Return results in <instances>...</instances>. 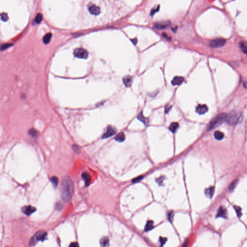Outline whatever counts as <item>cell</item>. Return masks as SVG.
Listing matches in <instances>:
<instances>
[{
    "mask_svg": "<svg viewBox=\"0 0 247 247\" xmlns=\"http://www.w3.org/2000/svg\"><path fill=\"white\" fill-rule=\"evenodd\" d=\"M74 191L73 183L69 177L63 178L60 186V195L64 202H69L72 198Z\"/></svg>",
    "mask_w": 247,
    "mask_h": 247,
    "instance_id": "6da1fadb",
    "label": "cell"
},
{
    "mask_svg": "<svg viewBox=\"0 0 247 247\" xmlns=\"http://www.w3.org/2000/svg\"><path fill=\"white\" fill-rule=\"evenodd\" d=\"M243 119L242 114L240 111H233L226 114L225 121L231 126H235L240 123Z\"/></svg>",
    "mask_w": 247,
    "mask_h": 247,
    "instance_id": "7a4b0ae2",
    "label": "cell"
},
{
    "mask_svg": "<svg viewBox=\"0 0 247 247\" xmlns=\"http://www.w3.org/2000/svg\"><path fill=\"white\" fill-rule=\"evenodd\" d=\"M226 116V114L225 113H222L217 115L215 117L212 119L208 124L207 127V130L209 131L211 130L222 125L225 121Z\"/></svg>",
    "mask_w": 247,
    "mask_h": 247,
    "instance_id": "3957f363",
    "label": "cell"
},
{
    "mask_svg": "<svg viewBox=\"0 0 247 247\" xmlns=\"http://www.w3.org/2000/svg\"><path fill=\"white\" fill-rule=\"evenodd\" d=\"M47 233L44 231H39L37 232L30 239V246H34L38 241H44L45 239Z\"/></svg>",
    "mask_w": 247,
    "mask_h": 247,
    "instance_id": "277c9868",
    "label": "cell"
},
{
    "mask_svg": "<svg viewBox=\"0 0 247 247\" xmlns=\"http://www.w3.org/2000/svg\"><path fill=\"white\" fill-rule=\"evenodd\" d=\"M74 55L75 57L79 59H86L88 57V52L84 48H77L74 51Z\"/></svg>",
    "mask_w": 247,
    "mask_h": 247,
    "instance_id": "5b68a950",
    "label": "cell"
},
{
    "mask_svg": "<svg viewBox=\"0 0 247 247\" xmlns=\"http://www.w3.org/2000/svg\"><path fill=\"white\" fill-rule=\"evenodd\" d=\"M226 40L223 38H217L212 40L210 44L211 47L213 48L221 47L225 45Z\"/></svg>",
    "mask_w": 247,
    "mask_h": 247,
    "instance_id": "8992f818",
    "label": "cell"
},
{
    "mask_svg": "<svg viewBox=\"0 0 247 247\" xmlns=\"http://www.w3.org/2000/svg\"><path fill=\"white\" fill-rule=\"evenodd\" d=\"M116 129L111 126H109L107 127L106 132L104 133L102 136V138H108L113 135H114L116 132Z\"/></svg>",
    "mask_w": 247,
    "mask_h": 247,
    "instance_id": "52a82bcc",
    "label": "cell"
},
{
    "mask_svg": "<svg viewBox=\"0 0 247 247\" xmlns=\"http://www.w3.org/2000/svg\"><path fill=\"white\" fill-rule=\"evenodd\" d=\"M170 25V22L169 21H162L156 23L154 24V28L157 30H163L168 28Z\"/></svg>",
    "mask_w": 247,
    "mask_h": 247,
    "instance_id": "ba28073f",
    "label": "cell"
},
{
    "mask_svg": "<svg viewBox=\"0 0 247 247\" xmlns=\"http://www.w3.org/2000/svg\"><path fill=\"white\" fill-rule=\"evenodd\" d=\"M22 211L26 215L30 216L36 211V208L31 206H26L23 207Z\"/></svg>",
    "mask_w": 247,
    "mask_h": 247,
    "instance_id": "9c48e42d",
    "label": "cell"
},
{
    "mask_svg": "<svg viewBox=\"0 0 247 247\" xmlns=\"http://www.w3.org/2000/svg\"><path fill=\"white\" fill-rule=\"evenodd\" d=\"M207 111L208 108L206 105H198L196 108V112L199 114H204Z\"/></svg>",
    "mask_w": 247,
    "mask_h": 247,
    "instance_id": "30bf717a",
    "label": "cell"
},
{
    "mask_svg": "<svg viewBox=\"0 0 247 247\" xmlns=\"http://www.w3.org/2000/svg\"><path fill=\"white\" fill-rule=\"evenodd\" d=\"M184 79L181 76H175L171 81L173 86H180L184 81Z\"/></svg>",
    "mask_w": 247,
    "mask_h": 247,
    "instance_id": "8fae6325",
    "label": "cell"
},
{
    "mask_svg": "<svg viewBox=\"0 0 247 247\" xmlns=\"http://www.w3.org/2000/svg\"><path fill=\"white\" fill-rule=\"evenodd\" d=\"M89 11L91 14L97 16L99 14L100 10L99 7L96 6V5H92L89 8Z\"/></svg>",
    "mask_w": 247,
    "mask_h": 247,
    "instance_id": "7c38bea8",
    "label": "cell"
},
{
    "mask_svg": "<svg viewBox=\"0 0 247 247\" xmlns=\"http://www.w3.org/2000/svg\"><path fill=\"white\" fill-rule=\"evenodd\" d=\"M123 83L127 88L130 87L132 83V77L130 75H127L124 77L123 79Z\"/></svg>",
    "mask_w": 247,
    "mask_h": 247,
    "instance_id": "4fadbf2b",
    "label": "cell"
},
{
    "mask_svg": "<svg viewBox=\"0 0 247 247\" xmlns=\"http://www.w3.org/2000/svg\"><path fill=\"white\" fill-rule=\"evenodd\" d=\"M218 217H222L223 218H226L227 217L226 210L223 207H220L219 208L217 214L216 215V218Z\"/></svg>",
    "mask_w": 247,
    "mask_h": 247,
    "instance_id": "5bb4252c",
    "label": "cell"
},
{
    "mask_svg": "<svg viewBox=\"0 0 247 247\" xmlns=\"http://www.w3.org/2000/svg\"><path fill=\"white\" fill-rule=\"evenodd\" d=\"M82 177L83 179L84 180L86 185L89 186L90 184L91 180L90 175L87 172H84L82 175Z\"/></svg>",
    "mask_w": 247,
    "mask_h": 247,
    "instance_id": "9a60e30c",
    "label": "cell"
},
{
    "mask_svg": "<svg viewBox=\"0 0 247 247\" xmlns=\"http://www.w3.org/2000/svg\"><path fill=\"white\" fill-rule=\"evenodd\" d=\"M137 118L140 120V121H141L142 123H144V124L146 126H147L149 123V121H148V118H146L143 115V113L142 112H139L138 113V116H137Z\"/></svg>",
    "mask_w": 247,
    "mask_h": 247,
    "instance_id": "2e32d148",
    "label": "cell"
},
{
    "mask_svg": "<svg viewBox=\"0 0 247 247\" xmlns=\"http://www.w3.org/2000/svg\"><path fill=\"white\" fill-rule=\"evenodd\" d=\"M214 193V187H210L205 190V194L207 197L209 198H211Z\"/></svg>",
    "mask_w": 247,
    "mask_h": 247,
    "instance_id": "e0dca14e",
    "label": "cell"
},
{
    "mask_svg": "<svg viewBox=\"0 0 247 247\" xmlns=\"http://www.w3.org/2000/svg\"><path fill=\"white\" fill-rule=\"evenodd\" d=\"M125 138H126L125 135L124 134L123 132H120L114 138V139L116 141L119 142H123L125 140Z\"/></svg>",
    "mask_w": 247,
    "mask_h": 247,
    "instance_id": "ac0fdd59",
    "label": "cell"
},
{
    "mask_svg": "<svg viewBox=\"0 0 247 247\" xmlns=\"http://www.w3.org/2000/svg\"><path fill=\"white\" fill-rule=\"evenodd\" d=\"M178 127H179V124L178 123L173 122L169 126V129L171 132L174 133L177 131Z\"/></svg>",
    "mask_w": 247,
    "mask_h": 247,
    "instance_id": "d6986e66",
    "label": "cell"
},
{
    "mask_svg": "<svg viewBox=\"0 0 247 247\" xmlns=\"http://www.w3.org/2000/svg\"><path fill=\"white\" fill-rule=\"evenodd\" d=\"M154 228V222L152 221H148L145 226L144 231L146 232L152 230Z\"/></svg>",
    "mask_w": 247,
    "mask_h": 247,
    "instance_id": "ffe728a7",
    "label": "cell"
},
{
    "mask_svg": "<svg viewBox=\"0 0 247 247\" xmlns=\"http://www.w3.org/2000/svg\"><path fill=\"white\" fill-rule=\"evenodd\" d=\"M214 138H215V139H216L217 140H222V139H223V138L224 137V134L223 132H222L220 131H217L214 132Z\"/></svg>",
    "mask_w": 247,
    "mask_h": 247,
    "instance_id": "44dd1931",
    "label": "cell"
},
{
    "mask_svg": "<svg viewBox=\"0 0 247 247\" xmlns=\"http://www.w3.org/2000/svg\"><path fill=\"white\" fill-rule=\"evenodd\" d=\"M100 244L102 247L107 246L109 244V239L107 237H102L100 241Z\"/></svg>",
    "mask_w": 247,
    "mask_h": 247,
    "instance_id": "7402d4cb",
    "label": "cell"
},
{
    "mask_svg": "<svg viewBox=\"0 0 247 247\" xmlns=\"http://www.w3.org/2000/svg\"><path fill=\"white\" fill-rule=\"evenodd\" d=\"M240 47L242 50V51L245 53L246 54L247 52V43L245 41H242L240 43Z\"/></svg>",
    "mask_w": 247,
    "mask_h": 247,
    "instance_id": "603a6c76",
    "label": "cell"
},
{
    "mask_svg": "<svg viewBox=\"0 0 247 247\" xmlns=\"http://www.w3.org/2000/svg\"><path fill=\"white\" fill-rule=\"evenodd\" d=\"M52 37V34L50 33H48L46 34L45 36L43 38V42L45 44H48L51 39Z\"/></svg>",
    "mask_w": 247,
    "mask_h": 247,
    "instance_id": "cb8c5ba5",
    "label": "cell"
},
{
    "mask_svg": "<svg viewBox=\"0 0 247 247\" xmlns=\"http://www.w3.org/2000/svg\"><path fill=\"white\" fill-rule=\"evenodd\" d=\"M50 180H51V182L52 183L53 186L54 187V188H56L58 186V183H59L58 178L57 177L54 176L51 178Z\"/></svg>",
    "mask_w": 247,
    "mask_h": 247,
    "instance_id": "d4e9b609",
    "label": "cell"
},
{
    "mask_svg": "<svg viewBox=\"0 0 247 247\" xmlns=\"http://www.w3.org/2000/svg\"><path fill=\"white\" fill-rule=\"evenodd\" d=\"M43 15L41 13H38L36 15L35 18V22L37 24H39L41 22V21L43 20Z\"/></svg>",
    "mask_w": 247,
    "mask_h": 247,
    "instance_id": "484cf974",
    "label": "cell"
},
{
    "mask_svg": "<svg viewBox=\"0 0 247 247\" xmlns=\"http://www.w3.org/2000/svg\"><path fill=\"white\" fill-rule=\"evenodd\" d=\"M237 182H238V180H235L231 184V185H230L229 188V190L230 192H232L234 190Z\"/></svg>",
    "mask_w": 247,
    "mask_h": 247,
    "instance_id": "4316f807",
    "label": "cell"
},
{
    "mask_svg": "<svg viewBox=\"0 0 247 247\" xmlns=\"http://www.w3.org/2000/svg\"><path fill=\"white\" fill-rule=\"evenodd\" d=\"M29 134L32 137H35L38 135V132L34 128L30 129L29 131Z\"/></svg>",
    "mask_w": 247,
    "mask_h": 247,
    "instance_id": "83f0119b",
    "label": "cell"
},
{
    "mask_svg": "<svg viewBox=\"0 0 247 247\" xmlns=\"http://www.w3.org/2000/svg\"><path fill=\"white\" fill-rule=\"evenodd\" d=\"M12 45H13V44H3V45H1L0 46V49L1 50H5L7 48L11 47Z\"/></svg>",
    "mask_w": 247,
    "mask_h": 247,
    "instance_id": "f1b7e54d",
    "label": "cell"
},
{
    "mask_svg": "<svg viewBox=\"0 0 247 247\" xmlns=\"http://www.w3.org/2000/svg\"><path fill=\"white\" fill-rule=\"evenodd\" d=\"M235 209L237 212V215L238 216V217H240L241 215H242V213H241V209L240 207H237V206H235Z\"/></svg>",
    "mask_w": 247,
    "mask_h": 247,
    "instance_id": "f546056e",
    "label": "cell"
},
{
    "mask_svg": "<svg viewBox=\"0 0 247 247\" xmlns=\"http://www.w3.org/2000/svg\"><path fill=\"white\" fill-rule=\"evenodd\" d=\"M0 18H1V20L4 21H6L8 19V17L7 15L5 13H4L0 15Z\"/></svg>",
    "mask_w": 247,
    "mask_h": 247,
    "instance_id": "4dcf8cb0",
    "label": "cell"
},
{
    "mask_svg": "<svg viewBox=\"0 0 247 247\" xmlns=\"http://www.w3.org/2000/svg\"><path fill=\"white\" fill-rule=\"evenodd\" d=\"M159 5H158L157 6V8H153L151 11V13H150V15L153 16L158 11H159Z\"/></svg>",
    "mask_w": 247,
    "mask_h": 247,
    "instance_id": "1f68e13d",
    "label": "cell"
},
{
    "mask_svg": "<svg viewBox=\"0 0 247 247\" xmlns=\"http://www.w3.org/2000/svg\"><path fill=\"white\" fill-rule=\"evenodd\" d=\"M167 240V239L166 238H163V237H160V244H161V246H163L165 243L166 242Z\"/></svg>",
    "mask_w": 247,
    "mask_h": 247,
    "instance_id": "d6a6232c",
    "label": "cell"
},
{
    "mask_svg": "<svg viewBox=\"0 0 247 247\" xmlns=\"http://www.w3.org/2000/svg\"><path fill=\"white\" fill-rule=\"evenodd\" d=\"M143 177L142 176H139L137 178H136L134 180H132V182L133 183H136V182H139V181H140L141 180H142L143 179Z\"/></svg>",
    "mask_w": 247,
    "mask_h": 247,
    "instance_id": "836d02e7",
    "label": "cell"
},
{
    "mask_svg": "<svg viewBox=\"0 0 247 247\" xmlns=\"http://www.w3.org/2000/svg\"><path fill=\"white\" fill-rule=\"evenodd\" d=\"M70 247H78L79 246L78 244L77 243H71V244L69 245Z\"/></svg>",
    "mask_w": 247,
    "mask_h": 247,
    "instance_id": "e575fe53",
    "label": "cell"
},
{
    "mask_svg": "<svg viewBox=\"0 0 247 247\" xmlns=\"http://www.w3.org/2000/svg\"><path fill=\"white\" fill-rule=\"evenodd\" d=\"M162 36H163L164 38H166V39H168V38L167 34H166L165 33H162Z\"/></svg>",
    "mask_w": 247,
    "mask_h": 247,
    "instance_id": "d590c367",
    "label": "cell"
},
{
    "mask_svg": "<svg viewBox=\"0 0 247 247\" xmlns=\"http://www.w3.org/2000/svg\"><path fill=\"white\" fill-rule=\"evenodd\" d=\"M132 42H133V43H134V45H136V43H137V39H133V40H132Z\"/></svg>",
    "mask_w": 247,
    "mask_h": 247,
    "instance_id": "8d00e7d4",
    "label": "cell"
}]
</instances>
